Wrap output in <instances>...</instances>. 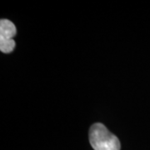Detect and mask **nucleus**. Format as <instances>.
I'll return each mask as SVG.
<instances>
[{"instance_id": "2", "label": "nucleus", "mask_w": 150, "mask_h": 150, "mask_svg": "<svg viewBox=\"0 0 150 150\" xmlns=\"http://www.w3.org/2000/svg\"><path fill=\"white\" fill-rule=\"evenodd\" d=\"M17 34L15 25L8 19L0 21V50L4 54H9L15 48L13 37Z\"/></svg>"}, {"instance_id": "1", "label": "nucleus", "mask_w": 150, "mask_h": 150, "mask_svg": "<svg viewBox=\"0 0 150 150\" xmlns=\"http://www.w3.org/2000/svg\"><path fill=\"white\" fill-rule=\"evenodd\" d=\"M89 142L94 150H120L117 136L112 134L102 123H94L89 130Z\"/></svg>"}]
</instances>
